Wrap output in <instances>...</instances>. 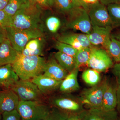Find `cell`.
I'll use <instances>...</instances> for the list:
<instances>
[{"label": "cell", "mask_w": 120, "mask_h": 120, "mask_svg": "<svg viewBox=\"0 0 120 120\" xmlns=\"http://www.w3.org/2000/svg\"><path fill=\"white\" fill-rule=\"evenodd\" d=\"M43 9L31 2L30 6L17 11L12 16L11 27L18 30L40 29L43 31Z\"/></svg>", "instance_id": "obj_1"}, {"label": "cell", "mask_w": 120, "mask_h": 120, "mask_svg": "<svg viewBox=\"0 0 120 120\" xmlns=\"http://www.w3.org/2000/svg\"><path fill=\"white\" fill-rule=\"evenodd\" d=\"M46 61L41 56H26L19 53L12 65L20 79L27 80L42 74Z\"/></svg>", "instance_id": "obj_2"}, {"label": "cell", "mask_w": 120, "mask_h": 120, "mask_svg": "<svg viewBox=\"0 0 120 120\" xmlns=\"http://www.w3.org/2000/svg\"><path fill=\"white\" fill-rule=\"evenodd\" d=\"M51 109L41 101H20L17 110L22 120H42L47 116Z\"/></svg>", "instance_id": "obj_3"}, {"label": "cell", "mask_w": 120, "mask_h": 120, "mask_svg": "<svg viewBox=\"0 0 120 120\" xmlns=\"http://www.w3.org/2000/svg\"><path fill=\"white\" fill-rule=\"evenodd\" d=\"M7 37L13 48L22 53L27 43L33 39L44 37L43 31L40 29L18 30L8 27L5 29Z\"/></svg>", "instance_id": "obj_4"}, {"label": "cell", "mask_w": 120, "mask_h": 120, "mask_svg": "<svg viewBox=\"0 0 120 120\" xmlns=\"http://www.w3.org/2000/svg\"><path fill=\"white\" fill-rule=\"evenodd\" d=\"M65 28L79 31L88 34L92 30V26L88 12L81 7H76L67 16Z\"/></svg>", "instance_id": "obj_5"}, {"label": "cell", "mask_w": 120, "mask_h": 120, "mask_svg": "<svg viewBox=\"0 0 120 120\" xmlns=\"http://www.w3.org/2000/svg\"><path fill=\"white\" fill-rule=\"evenodd\" d=\"M106 78L105 77L102 82L96 86L84 88L82 90L79 99L84 106L87 107L88 109H102Z\"/></svg>", "instance_id": "obj_6"}, {"label": "cell", "mask_w": 120, "mask_h": 120, "mask_svg": "<svg viewBox=\"0 0 120 120\" xmlns=\"http://www.w3.org/2000/svg\"><path fill=\"white\" fill-rule=\"evenodd\" d=\"M11 89L18 95L20 101H41L43 95L37 85L30 80H19Z\"/></svg>", "instance_id": "obj_7"}, {"label": "cell", "mask_w": 120, "mask_h": 120, "mask_svg": "<svg viewBox=\"0 0 120 120\" xmlns=\"http://www.w3.org/2000/svg\"><path fill=\"white\" fill-rule=\"evenodd\" d=\"M89 68L98 72H105L113 67L112 59L105 49L94 46L87 63Z\"/></svg>", "instance_id": "obj_8"}, {"label": "cell", "mask_w": 120, "mask_h": 120, "mask_svg": "<svg viewBox=\"0 0 120 120\" xmlns=\"http://www.w3.org/2000/svg\"><path fill=\"white\" fill-rule=\"evenodd\" d=\"M87 12L92 27L113 28L107 7L99 1L94 4H89Z\"/></svg>", "instance_id": "obj_9"}, {"label": "cell", "mask_w": 120, "mask_h": 120, "mask_svg": "<svg viewBox=\"0 0 120 120\" xmlns=\"http://www.w3.org/2000/svg\"><path fill=\"white\" fill-rule=\"evenodd\" d=\"M50 102L54 107L69 114H79L85 110L79 99L77 101L67 95L54 97L50 99Z\"/></svg>", "instance_id": "obj_10"}, {"label": "cell", "mask_w": 120, "mask_h": 120, "mask_svg": "<svg viewBox=\"0 0 120 120\" xmlns=\"http://www.w3.org/2000/svg\"><path fill=\"white\" fill-rule=\"evenodd\" d=\"M112 27H101L98 26L92 27L91 32L86 34L90 43L93 46L101 45L106 49L110 41Z\"/></svg>", "instance_id": "obj_11"}, {"label": "cell", "mask_w": 120, "mask_h": 120, "mask_svg": "<svg viewBox=\"0 0 120 120\" xmlns=\"http://www.w3.org/2000/svg\"><path fill=\"white\" fill-rule=\"evenodd\" d=\"M57 41L60 42L71 45L78 50L94 46L90 43L87 35L83 33H63L57 36Z\"/></svg>", "instance_id": "obj_12"}, {"label": "cell", "mask_w": 120, "mask_h": 120, "mask_svg": "<svg viewBox=\"0 0 120 120\" xmlns=\"http://www.w3.org/2000/svg\"><path fill=\"white\" fill-rule=\"evenodd\" d=\"M79 114L82 120H116L119 116L116 109L105 110L97 108L85 109Z\"/></svg>", "instance_id": "obj_13"}, {"label": "cell", "mask_w": 120, "mask_h": 120, "mask_svg": "<svg viewBox=\"0 0 120 120\" xmlns=\"http://www.w3.org/2000/svg\"><path fill=\"white\" fill-rule=\"evenodd\" d=\"M116 86L106 78L102 99V109L105 110L116 109L117 106Z\"/></svg>", "instance_id": "obj_14"}, {"label": "cell", "mask_w": 120, "mask_h": 120, "mask_svg": "<svg viewBox=\"0 0 120 120\" xmlns=\"http://www.w3.org/2000/svg\"><path fill=\"white\" fill-rule=\"evenodd\" d=\"M20 101L18 95L11 89L0 92V112L17 110Z\"/></svg>", "instance_id": "obj_15"}, {"label": "cell", "mask_w": 120, "mask_h": 120, "mask_svg": "<svg viewBox=\"0 0 120 120\" xmlns=\"http://www.w3.org/2000/svg\"><path fill=\"white\" fill-rule=\"evenodd\" d=\"M31 81L37 85L43 95L47 94L59 89L62 80H57L41 74L34 77Z\"/></svg>", "instance_id": "obj_16"}, {"label": "cell", "mask_w": 120, "mask_h": 120, "mask_svg": "<svg viewBox=\"0 0 120 120\" xmlns=\"http://www.w3.org/2000/svg\"><path fill=\"white\" fill-rule=\"evenodd\" d=\"M69 72L62 68L54 57L49 58L46 61L43 74L48 77L57 80H62Z\"/></svg>", "instance_id": "obj_17"}, {"label": "cell", "mask_w": 120, "mask_h": 120, "mask_svg": "<svg viewBox=\"0 0 120 120\" xmlns=\"http://www.w3.org/2000/svg\"><path fill=\"white\" fill-rule=\"evenodd\" d=\"M19 79L12 64L0 66V86L6 90L11 89Z\"/></svg>", "instance_id": "obj_18"}, {"label": "cell", "mask_w": 120, "mask_h": 120, "mask_svg": "<svg viewBox=\"0 0 120 120\" xmlns=\"http://www.w3.org/2000/svg\"><path fill=\"white\" fill-rule=\"evenodd\" d=\"M19 54L12 47L7 38L0 45V66L12 64L17 59Z\"/></svg>", "instance_id": "obj_19"}, {"label": "cell", "mask_w": 120, "mask_h": 120, "mask_svg": "<svg viewBox=\"0 0 120 120\" xmlns=\"http://www.w3.org/2000/svg\"><path fill=\"white\" fill-rule=\"evenodd\" d=\"M79 71V68H75L62 80L59 88L61 92L67 94L79 90L77 79Z\"/></svg>", "instance_id": "obj_20"}, {"label": "cell", "mask_w": 120, "mask_h": 120, "mask_svg": "<svg viewBox=\"0 0 120 120\" xmlns=\"http://www.w3.org/2000/svg\"><path fill=\"white\" fill-rule=\"evenodd\" d=\"M43 37L33 39L29 41L21 54L26 56H42L45 43Z\"/></svg>", "instance_id": "obj_21"}, {"label": "cell", "mask_w": 120, "mask_h": 120, "mask_svg": "<svg viewBox=\"0 0 120 120\" xmlns=\"http://www.w3.org/2000/svg\"><path fill=\"white\" fill-rule=\"evenodd\" d=\"M54 56L60 65L69 73L75 69V57L59 51L55 53Z\"/></svg>", "instance_id": "obj_22"}, {"label": "cell", "mask_w": 120, "mask_h": 120, "mask_svg": "<svg viewBox=\"0 0 120 120\" xmlns=\"http://www.w3.org/2000/svg\"><path fill=\"white\" fill-rule=\"evenodd\" d=\"M30 4V0H9L3 11L8 15L12 16L17 11L28 7Z\"/></svg>", "instance_id": "obj_23"}, {"label": "cell", "mask_w": 120, "mask_h": 120, "mask_svg": "<svg viewBox=\"0 0 120 120\" xmlns=\"http://www.w3.org/2000/svg\"><path fill=\"white\" fill-rule=\"evenodd\" d=\"M77 7L72 0H54V8L60 14L66 16Z\"/></svg>", "instance_id": "obj_24"}, {"label": "cell", "mask_w": 120, "mask_h": 120, "mask_svg": "<svg viewBox=\"0 0 120 120\" xmlns=\"http://www.w3.org/2000/svg\"><path fill=\"white\" fill-rule=\"evenodd\" d=\"M82 77L86 84L91 86H96L101 82L99 72L91 68L84 71L82 74Z\"/></svg>", "instance_id": "obj_25"}, {"label": "cell", "mask_w": 120, "mask_h": 120, "mask_svg": "<svg viewBox=\"0 0 120 120\" xmlns=\"http://www.w3.org/2000/svg\"><path fill=\"white\" fill-rule=\"evenodd\" d=\"M107 8L113 28L120 27V4L107 5Z\"/></svg>", "instance_id": "obj_26"}, {"label": "cell", "mask_w": 120, "mask_h": 120, "mask_svg": "<svg viewBox=\"0 0 120 120\" xmlns=\"http://www.w3.org/2000/svg\"><path fill=\"white\" fill-rule=\"evenodd\" d=\"M110 57L116 63H120V41L111 37L110 41L105 49Z\"/></svg>", "instance_id": "obj_27"}, {"label": "cell", "mask_w": 120, "mask_h": 120, "mask_svg": "<svg viewBox=\"0 0 120 120\" xmlns=\"http://www.w3.org/2000/svg\"><path fill=\"white\" fill-rule=\"evenodd\" d=\"M92 48H83L78 50L75 57V68L79 69L82 65L87 64L90 59Z\"/></svg>", "instance_id": "obj_28"}, {"label": "cell", "mask_w": 120, "mask_h": 120, "mask_svg": "<svg viewBox=\"0 0 120 120\" xmlns=\"http://www.w3.org/2000/svg\"><path fill=\"white\" fill-rule=\"evenodd\" d=\"M112 72L116 79L117 103L116 109L120 115V63H116L112 68Z\"/></svg>", "instance_id": "obj_29"}, {"label": "cell", "mask_w": 120, "mask_h": 120, "mask_svg": "<svg viewBox=\"0 0 120 120\" xmlns=\"http://www.w3.org/2000/svg\"><path fill=\"white\" fill-rule=\"evenodd\" d=\"M45 25L50 32L56 34L60 27L61 22L60 19L56 16H50L46 19Z\"/></svg>", "instance_id": "obj_30"}, {"label": "cell", "mask_w": 120, "mask_h": 120, "mask_svg": "<svg viewBox=\"0 0 120 120\" xmlns=\"http://www.w3.org/2000/svg\"><path fill=\"white\" fill-rule=\"evenodd\" d=\"M69 114L68 112L53 107L47 116L42 120H65Z\"/></svg>", "instance_id": "obj_31"}, {"label": "cell", "mask_w": 120, "mask_h": 120, "mask_svg": "<svg viewBox=\"0 0 120 120\" xmlns=\"http://www.w3.org/2000/svg\"><path fill=\"white\" fill-rule=\"evenodd\" d=\"M55 47L59 52L75 58L78 50L71 45L57 41H56L55 43Z\"/></svg>", "instance_id": "obj_32"}, {"label": "cell", "mask_w": 120, "mask_h": 120, "mask_svg": "<svg viewBox=\"0 0 120 120\" xmlns=\"http://www.w3.org/2000/svg\"><path fill=\"white\" fill-rule=\"evenodd\" d=\"M12 16L8 15L3 10H0V27L6 29L11 26Z\"/></svg>", "instance_id": "obj_33"}, {"label": "cell", "mask_w": 120, "mask_h": 120, "mask_svg": "<svg viewBox=\"0 0 120 120\" xmlns=\"http://www.w3.org/2000/svg\"><path fill=\"white\" fill-rule=\"evenodd\" d=\"M43 9H50L54 7V0H30Z\"/></svg>", "instance_id": "obj_34"}, {"label": "cell", "mask_w": 120, "mask_h": 120, "mask_svg": "<svg viewBox=\"0 0 120 120\" xmlns=\"http://www.w3.org/2000/svg\"><path fill=\"white\" fill-rule=\"evenodd\" d=\"M2 120H22L17 110L2 113Z\"/></svg>", "instance_id": "obj_35"}, {"label": "cell", "mask_w": 120, "mask_h": 120, "mask_svg": "<svg viewBox=\"0 0 120 120\" xmlns=\"http://www.w3.org/2000/svg\"><path fill=\"white\" fill-rule=\"evenodd\" d=\"M72 0L77 7H82L87 11L89 4L85 3L82 0Z\"/></svg>", "instance_id": "obj_36"}, {"label": "cell", "mask_w": 120, "mask_h": 120, "mask_svg": "<svg viewBox=\"0 0 120 120\" xmlns=\"http://www.w3.org/2000/svg\"><path fill=\"white\" fill-rule=\"evenodd\" d=\"M7 38L6 30L4 28L0 27V45Z\"/></svg>", "instance_id": "obj_37"}, {"label": "cell", "mask_w": 120, "mask_h": 120, "mask_svg": "<svg viewBox=\"0 0 120 120\" xmlns=\"http://www.w3.org/2000/svg\"><path fill=\"white\" fill-rule=\"evenodd\" d=\"M101 4L106 6L114 4H120V0H99Z\"/></svg>", "instance_id": "obj_38"}, {"label": "cell", "mask_w": 120, "mask_h": 120, "mask_svg": "<svg viewBox=\"0 0 120 120\" xmlns=\"http://www.w3.org/2000/svg\"><path fill=\"white\" fill-rule=\"evenodd\" d=\"M65 120H82L79 114H70Z\"/></svg>", "instance_id": "obj_39"}, {"label": "cell", "mask_w": 120, "mask_h": 120, "mask_svg": "<svg viewBox=\"0 0 120 120\" xmlns=\"http://www.w3.org/2000/svg\"><path fill=\"white\" fill-rule=\"evenodd\" d=\"M9 0H0V10H3L7 6Z\"/></svg>", "instance_id": "obj_40"}, {"label": "cell", "mask_w": 120, "mask_h": 120, "mask_svg": "<svg viewBox=\"0 0 120 120\" xmlns=\"http://www.w3.org/2000/svg\"><path fill=\"white\" fill-rule=\"evenodd\" d=\"M111 37L117 39L120 41V30L113 34H111Z\"/></svg>", "instance_id": "obj_41"}, {"label": "cell", "mask_w": 120, "mask_h": 120, "mask_svg": "<svg viewBox=\"0 0 120 120\" xmlns=\"http://www.w3.org/2000/svg\"><path fill=\"white\" fill-rule=\"evenodd\" d=\"M99 0H86V3L88 4H92L96 3Z\"/></svg>", "instance_id": "obj_42"}, {"label": "cell", "mask_w": 120, "mask_h": 120, "mask_svg": "<svg viewBox=\"0 0 120 120\" xmlns=\"http://www.w3.org/2000/svg\"><path fill=\"white\" fill-rule=\"evenodd\" d=\"M0 120H2V114L0 112Z\"/></svg>", "instance_id": "obj_43"}, {"label": "cell", "mask_w": 120, "mask_h": 120, "mask_svg": "<svg viewBox=\"0 0 120 120\" xmlns=\"http://www.w3.org/2000/svg\"><path fill=\"white\" fill-rule=\"evenodd\" d=\"M116 120H120V116L118 117V118H117Z\"/></svg>", "instance_id": "obj_44"}, {"label": "cell", "mask_w": 120, "mask_h": 120, "mask_svg": "<svg viewBox=\"0 0 120 120\" xmlns=\"http://www.w3.org/2000/svg\"><path fill=\"white\" fill-rule=\"evenodd\" d=\"M82 0L84 2H85V3H86V0Z\"/></svg>", "instance_id": "obj_45"}]
</instances>
